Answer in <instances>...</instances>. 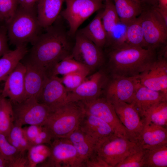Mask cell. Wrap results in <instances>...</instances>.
<instances>
[{
	"instance_id": "1f68e13d",
	"label": "cell",
	"mask_w": 167,
	"mask_h": 167,
	"mask_svg": "<svg viewBox=\"0 0 167 167\" xmlns=\"http://www.w3.org/2000/svg\"><path fill=\"white\" fill-rule=\"evenodd\" d=\"M12 104L8 98L1 95L0 111V133L7 137L14 122Z\"/></svg>"
},
{
	"instance_id": "d4e9b609",
	"label": "cell",
	"mask_w": 167,
	"mask_h": 167,
	"mask_svg": "<svg viewBox=\"0 0 167 167\" xmlns=\"http://www.w3.org/2000/svg\"><path fill=\"white\" fill-rule=\"evenodd\" d=\"M28 51L26 43L23 44L14 50H9L0 58V82L6 80Z\"/></svg>"
},
{
	"instance_id": "b9f144b4",
	"label": "cell",
	"mask_w": 167,
	"mask_h": 167,
	"mask_svg": "<svg viewBox=\"0 0 167 167\" xmlns=\"http://www.w3.org/2000/svg\"><path fill=\"white\" fill-rule=\"evenodd\" d=\"M9 167H28L27 151L22 152L16 159L11 163Z\"/></svg>"
},
{
	"instance_id": "484cf974",
	"label": "cell",
	"mask_w": 167,
	"mask_h": 167,
	"mask_svg": "<svg viewBox=\"0 0 167 167\" xmlns=\"http://www.w3.org/2000/svg\"><path fill=\"white\" fill-rule=\"evenodd\" d=\"M105 1L101 15L102 22L106 35L105 50L109 49L115 41L114 33L118 23L120 22L114 3L111 0Z\"/></svg>"
},
{
	"instance_id": "30bf717a",
	"label": "cell",
	"mask_w": 167,
	"mask_h": 167,
	"mask_svg": "<svg viewBox=\"0 0 167 167\" xmlns=\"http://www.w3.org/2000/svg\"><path fill=\"white\" fill-rule=\"evenodd\" d=\"M109 77L105 66L88 75L77 88L68 93L67 101H88L102 96Z\"/></svg>"
},
{
	"instance_id": "ee69618b",
	"label": "cell",
	"mask_w": 167,
	"mask_h": 167,
	"mask_svg": "<svg viewBox=\"0 0 167 167\" xmlns=\"http://www.w3.org/2000/svg\"><path fill=\"white\" fill-rule=\"evenodd\" d=\"M155 7L157 11H167V0H158Z\"/></svg>"
},
{
	"instance_id": "c3c4849f",
	"label": "cell",
	"mask_w": 167,
	"mask_h": 167,
	"mask_svg": "<svg viewBox=\"0 0 167 167\" xmlns=\"http://www.w3.org/2000/svg\"><path fill=\"white\" fill-rule=\"evenodd\" d=\"M136 0L140 2L143 5V2H142V0Z\"/></svg>"
},
{
	"instance_id": "4fadbf2b",
	"label": "cell",
	"mask_w": 167,
	"mask_h": 167,
	"mask_svg": "<svg viewBox=\"0 0 167 167\" xmlns=\"http://www.w3.org/2000/svg\"><path fill=\"white\" fill-rule=\"evenodd\" d=\"M139 84L137 76L127 77L109 75L102 96L112 104L118 101L130 104Z\"/></svg>"
},
{
	"instance_id": "6da1fadb",
	"label": "cell",
	"mask_w": 167,
	"mask_h": 167,
	"mask_svg": "<svg viewBox=\"0 0 167 167\" xmlns=\"http://www.w3.org/2000/svg\"><path fill=\"white\" fill-rule=\"evenodd\" d=\"M32 43L26 60L46 71L52 66L71 54L72 49L68 33L60 26L53 25L45 28Z\"/></svg>"
},
{
	"instance_id": "f35d334b",
	"label": "cell",
	"mask_w": 167,
	"mask_h": 167,
	"mask_svg": "<svg viewBox=\"0 0 167 167\" xmlns=\"http://www.w3.org/2000/svg\"><path fill=\"white\" fill-rule=\"evenodd\" d=\"M17 6V0H0V21L7 24L14 15Z\"/></svg>"
},
{
	"instance_id": "8fae6325",
	"label": "cell",
	"mask_w": 167,
	"mask_h": 167,
	"mask_svg": "<svg viewBox=\"0 0 167 167\" xmlns=\"http://www.w3.org/2000/svg\"><path fill=\"white\" fill-rule=\"evenodd\" d=\"M50 145V155L40 166L83 167L75 148L68 138H55Z\"/></svg>"
},
{
	"instance_id": "836d02e7",
	"label": "cell",
	"mask_w": 167,
	"mask_h": 167,
	"mask_svg": "<svg viewBox=\"0 0 167 167\" xmlns=\"http://www.w3.org/2000/svg\"><path fill=\"white\" fill-rule=\"evenodd\" d=\"M144 119V122H149L167 128V101L161 102L152 107Z\"/></svg>"
},
{
	"instance_id": "9c48e42d",
	"label": "cell",
	"mask_w": 167,
	"mask_h": 167,
	"mask_svg": "<svg viewBox=\"0 0 167 167\" xmlns=\"http://www.w3.org/2000/svg\"><path fill=\"white\" fill-rule=\"evenodd\" d=\"M12 104L14 123L22 126L26 125H43L52 112L49 108L34 97Z\"/></svg>"
},
{
	"instance_id": "f907efd6",
	"label": "cell",
	"mask_w": 167,
	"mask_h": 167,
	"mask_svg": "<svg viewBox=\"0 0 167 167\" xmlns=\"http://www.w3.org/2000/svg\"></svg>"
},
{
	"instance_id": "4316f807",
	"label": "cell",
	"mask_w": 167,
	"mask_h": 167,
	"mask_svg": "<svg viewBox=\"0 0 167 167\" xmlns=\"http://www.w3.org/2000/svg\"><path fill=\"white\" fill-rule=\"evenodd\" d=\"M102 10H100L91 22L78 32L103 49L106 42V35L101 20Z\"/></svg>"
},
{
	"instance_id": "2e32d148",
	"label": "cell",
	"mask_w": 167,
	"mask_h": 167,
	"mask_svg": "<svg viewBox=\"0 0 167 167\" xmlns=\"http://www.w3.org/2000/svg\"><path fill=\"white\" fill-rule=\"evenodd\" d=\"M68 94L60 78L50 76L46 82L37 100L52 112L68 102Z\"/></svg>"
},
{
	"instance_id": "5b68a950",
	"label": "cell",
	"mask_w": 167,
	"mask_h": 167,
	"mask_svg": "<svg viewBox=\"0 0 167 167\" xmlns=\"http://www.w3.org/2000/svg\"><path fill=\"white\" fill-rule=\"evenodd\" d=\"M138 17L143 30L146 49L157 51L167 46V24L155 6H143Z\"/></svg>"
},
{
	"instance_id": "f6af8a7d",
	"label": "cell",
	"mask_w": 167,
	"mask_h": 167,
	"mask_svg": "<svg viewBox=\"0 0 167 167\" xmlns=\"http://www.w3.org/2000/svg\"><path fill=\"white\" fill-rule=\"evenodd\" d=\"M9 162L0 153V167H9Z\"/></svg>"
},
{
	"instance_id": "ab89813d",
	"label": "cell",
	"mask_w": 167,
	"mask_h": 167,
	"mask_svg": "<svg viewBox=\"0 0 167 167\" xmlns=\"http://www.w3.org/2000/svg\"><path fill=\"white\" fill-rule=\"evenodd\" d=\"M83 167H110L96 151L84 161Z\"/></svg>"
},
{
	"instance_id": "7dc6e473",
	"label": "cell",
	"mask_w": 167,
	"mask_h": 167,
	"mask_svg": "<svg viewBox=\"0 0 167 167\" xmlns=\"http://www.w3.org/2000/svg\"><path fill=\"white\" fill-rule=\"evenodd\" d=\"M1 92H0V111L1 109Z\"/></svg>"
},
{
	"instance_id": "7a4b0ae2",
	"label": "cell",
	"mask_w": 167,
	"mask_h": 167,
	"mask_svg": "<svg viewBox=\"0 0 167 167\" xmlns=\"http://www.w3.org/2000/svg\"><path fill=\"white\" fill-rule=\"evenodd\" d=\"M105 67L110 75L135 77L156 60L158 51L124 44L105 52Z\"/></svg>"
},
{
	"instance_id": "f1b7e54d",
	"label": "cell",
	"mask_w": 167,
	"mask_h": 167,
	"mask_svg": "<svg viewBox=\"0 0 167 167\" xmlns=\"http://www.w3.org/2000/svg\"><path fill=\"white\" fill-rule=\"evenodd\" d=\"M79 71L88 72L91 73L88 68L75 60L70 55L52 66L46 72L49 77L58 75L63 76Z\"/></svg>"
},
{
	"instance_id": "7bdbcfd3",
	"label": "cell",
	"mask_w": 167,
	"mask_h": 167,
	"mask_svg": "<svg viewBox=\"0 0 167 167\" xmlns=\"http://www.w3.org/2000/svg\"><path fill=\"white\" fill-rule=\"evenodd\" d=\"M38 0H17L19 7L25 9H33Z\"/></svg>"
},
{
	"instance_id": "3957f363",
	"label": "cell",
	"mask_w": 167,
	"mask_h": 167,
	"mask_svg": "<svg viewBox=\"0 0 167 167\" xmlns=\"http://www.w3.org/2000/svg\"><path fill=\"white\" fill-rule=\"evenodd\" d=\"M84 113L79 102H68L52 112L44 124L54 139L67 138L78 128Z\"/></svg>"
},
{
	"instance_id": "bcb514c9",
	"label": "cell",
	"mask_w": 167,
	"mask_h": 167,
	"mask_svg": "<svg viewBox=\"0 0 167 167\" xmlns=\"http://www.w3.org/2000/svg\"><path fill=\"white\" fill-rule=\"evenodd\" d=\"M158 0H142L143 4V3H149L150 6H156Z\"/></svg>"
},
{
	"instance_id": "ac0fdd59",
	"label": "cell",
	"mask_w": 167,
	"mask_h": 167,
	"mask_svg": "<svg viewBox=\"0 0 167 167\" xmlns=\"http://www.w3.org/2000/svg\"><path fill=\"white\" fill-rule=\"evenodd\" d=\"M23 63L26 68L24 81L26 99L34 97L37 100L49 77L44 68L27 60Z\"/></svg>"
},
{
	"instance_id": "e575fe53",
	"label": "cell",
	"mask_w": 167,
	"mask_h": 167,
	"mask_svg": "<svg viewBox=\"0 0 167 167\" xmlns=\"http://www.w3.org/2000/svg\"><path fill=\"white\" fill-rule=\"evenodd\" d=\"M6 138L12 145L21 152L27 151L31 146L25 136L22 126L15 123Z\"/></svg>"
},
{
	"instance_id": "44dd1931",
	"label": "cell",
	"mask_w": 167,
	"mask_h": 167,
	"mask_svg": "<svg viewBox=\"0 0 167 167\" xmlns=\"http://www.w3.org/2000/svg\"><path fill=\"white\" fill-rule=\"evenodd\" d=\"M137 143L143 149L167 143V128L145 122Z\"/></svg>"
},
{
	"instance_id": "f546056e",
	"label": "cell",
	"mask_w": 167,
	"mask_h": 167,
	"mask_svg": "<svg viewBox=\"0 0 167 167\" xmlns=\"http://www.w3.org/2000/svg\"><path fill=\"white\" fill-rule=\"evenodd\" d=\"M24 134L31 146L51 144L54 139L49 130L44 125H30L23 128Z\"/></svg>"
},
{
	"instance_id": "74e56055",
	"label": "cell",
	"mask_w": 167,
	"mask_h": 167,
	"mask_svg": "<svg viewBox=\"0 0 167 167\" xmlns=\"http://www.w3.org/2000/svg\"><path fill=\"white\" fill-rule=\"evenodd\" d=\"M145 150L142 148L126 157L115 167H143Z\"/></svg>"
},
{
	"instance_id": "d6a6232c",
	"label": "cell",
	"mask_w": 167,
	"mask_h": 167,
	"mask_svg": "<svg viewBox=\"0 0 167 167\" xmlns=\"http://www.w3.org/2000/svg\"><path fill=\"white\" fill-rule=\"evenodd\" d=\"M50 154V147L42 144L31 146L27 151L28 167L40 166L49 158Z\"/></svg>"
},
{
	"instance_id": "5bb4252c",
	"label": "cell",
	"mask_w": 167,
	"mask_h": 167,
	"mask_svg": "<svg viewBox=\"0 0 167 167\" xmlns=\"http://www.w3.org/2000/svg\"><path fill=\"white\" fill-rule=\"evenodd\" d=\"M137 78L141 85L167 96V55L158 54L156 60Z\"/></svg>"
},
{
	"instance_id": "e0dca14e",
	"label": "cell",
	"mask_w": 167,
	"mask_h": 167,
	"mask_svg": "<svg viewBox=\"0 0 167 167\" xmlns=\"http://www.w3.org/2000/svg\"><path fill=\"white\" fill-rule=\"evenodd\" d=\"M25 67L20 62L5 80L1 95L12 104L20 103L26 99L24 77Z\"/></svg>"
},
{
	"instance_id": "7c38bea8",
	"label": "cell",
	"mask_w": 167,
	"mask_h": 167,
	"mask_svg": "<svg viewBox=\"0 0 167 167\" xmlns=\"http://www.w3.org/2000/svg\"><path fill=\"white\" fill-rule=\"evenodd\" d=\"M84 112L104 121L112 128L115 133L129 139L126 130L116 113L113 105L105 97L78 102Z\"/></svg>"
},
{
	"instance_id": "8992f818",
	"label": "cell",
	"mask_w": 167,
	"mask_h": 167,
	"mask_svg": "<svg viewBox=\"0 0 167 167\" xmlns=\"http://www.w3.org/2000/svg\"><path fill=\"white\" fill-rule=\"evenodd\" d=\"M141 148L128 138L114 133L97 143L96 152L110 167H115Z\"/></svg>"
},
{
	"instance_id": "7402d4cb",
	"label": "cell",
	"mask_w": 167,
	"mask_h": 167,
	"mask_svg": "<svg viewBox=\"0 0 167 167\" xmlns=\"http://www.w3.org/2000/svg\"><path fill=\"white\" fill-rule=\"evenodd\" d=\"M64 0H38L37 17L41 28H46L55 22L60 13Z\"/></svg>"
},
{
	"instance_id": "cb8c5ba5",
	"label": "cell",
	"mask_w": 167,
	"mask_h": 167,
	"mask_svg": "<svg viewBox=\"0 0 167 167\" xmlns=\"http://www.w3.org/2000/svg\"><path fill=\"white\" fill-rule=\"evenodd\" d=\"M75 148L83 162L96 151V142L79 127L67 138Z\"/></svg>"
},
{
	"instance_id": "d590c367",
	"label": "cell",
	"mask_w": 167,
	"mask_h": 167,
	"mask_svg": "<svg viewBox=\"0 0 167 167\" xmlns=\"http://www.w3.org/2000/svg\"><path fill=\"white\" fill-rule=\"evenodd\" d=\"M91 73L79 71L71 73L60 78L61 81L68 92L77 88Z\"/></svg>"
},
{
	"instance_id": "681fc988",
	"label": "cell",
	"mask_w": 167,
	"mask_h": 167,
	"mask_svg": "<svg viewBox=\"0 0 167 167\" xmlns=\"http://www.w3.org/2000/svg\"><path fill=\"white\" fill-rule=\"evenodd\" d=\"M101 0V1H103V0Z\"/></svg>"
},
{
	"instance_id": "60d3db41",
	"label": "cell",
	"mask_w": 167,
	"mask_h": 167,
	"mask_svg": "<svg viewBox=\"0 0 167 167\" xmlns=\"http://www.w3.org/2000/svg\"><path fill=\"white\" fill-rule=\"evenodd\" d=\"M7 28L0 26V58L9 50L7 45Z\"/></svg>"
},
{
	"instance_id": "ffe728a7",
	"label": "cell",
	"mask_w": 167,
	"mask_h": 167,
	"mask_svg": "<svg viewBox=\"0 0 167 167\" xmlns=\"http://www.w3.org/2000/svg\"><path fill=\"white\" fill-rule=\"evenodd\" d=\"M79 128L92 137L97 143L115 133L106 122L85 112Z\"/></svg>"
},
{
	"instance_id": "9a60e30c",
	"label": "cell",
	"mask_w": 167,
	"mask_h": 167,
	"mask_svg": "<svg viewBox=\"0 0 167 167\" xmlns=\"http://www.w3.org/2000/svg\"><path fill=\"white\" fill-rule=\"evenodd\" d=\"M112 104L118 117L126 130L129 139L137 144L144 125V119L131 104L118 101Z\"/></svg>"
},
{
	"instance_id": "ba28073f",
	"label": "cell",
	"mask_w": 167,
	"mask_h": 167,
	"mask_svg": "<svg viewBox=\"0 0 167 167\" xmlns=\"http://www.w3.org/2000/svg\"><path fill=\"white\" fill-rule=\"evenodd\" d=\"M66 8L60 14L69 25L70 36L75 34L80 26L97 11L104 8L102 1L97 0H64Z\"/></svg>"
},
{
	"instance_id": "52a82bcc",
	"label": "cell",
	"mask_w": 167,
	"mask_h": 167,
	"mask_svg": "<svg viewBox=\"0 0 167 167\" xmlns=\"http://www.w3.org/2000/svg\"><path fill=\"white\" fill-rule=\"evenodd\" d=\"M71 55L93 73L104 67L106 55L103 49L96 45L78 32Z\"/></svg>"
},
{
	"instance_id": "83f0119b",
	"label": "cell",
	"mask_w": 167,
	"mask_h": 167,
	"mask_svg": "<svg viewBox=\"0 0 167 167\" xmlns=\"http://www.w3.org/2000/svg\"><path fill=\"white\" fill-rule=\"evenodd\" d=\"M120 23L127 26L141 14L143 6L136 0H113Z\"/></svg>"
},
{
	"instance_id": "d6986e66",
	"label": "cell",
	"mask_w": 167,
	"mask_h": 167,
	"mask_svg": "<svg viewBox=\"0 0 167 167\" xmlns=\"http://www.w3.org/2000/svg\"><path fill=\"white\" fill-rule=\"evenodd\" d=\"M162 101H167V96L161 92L152 90L139 84L130 104L144 119L152 107Z\"/></svg>"
},
{
	"instance_id": "4dcf8cb0",
	"label": "cell",
	"mask_w": 167,
	"mask_h": 167,
	"mask_svg": "<svg viewBox=\"0 0 167 167\" xmlns=\"http://www.w3.org/2000/svg\"><path fill=\"white\" fill-rule=\"evenodd\" d=\"M144 149L143 167H167V143Z\"/></svg>"
},
{
	"instance_id": "8d00e7d4",
	"label": "cell",
	"mask_w": 167,
	"mask_h": 167,
	"mask_svg": "<svg viewBox=\"0 0 167 167\" xmlns=\"http://www.w3.org/2000/svg\"><path fill=\"white\" fill-rule=\"evenodd\" d=\"M22 152H24L19 151L12 145L5 135L0 133V153L9 162V167L10 164Z\"/></svg>"
},
{
	"instance_id": "603a6c76",
	"label": "cell",
	"mask_w": 167,
	"mask_h": 167,
	"mask_svg": "<svg viewBox=\"0 0 167 167\" xmlns=\"http://www.w3.org/2000/svg\"><path fill=\"white\" fill-rule=\"evenodd\" d=\"M126 27L124 33L115 40L110 49H113L124 44L146 49L144 36L138 17Z\"/></svg>"
},
{
	"instance_id": "277c9868",
	"label": "cell",
	"mask_w": 167,
	"mask_h": 167,
	"mask_svg": "<svg viewBox=\"0 0 167 167\" xmlns=\"http://www.w3.org/2000/svg\"><path fill=\"white\" fill-rule=\"evenodd\" d=\"M7 24L8 38L11 44L16 46L28 42L32 43L40 34L41 28L34 9L17 8Z\"/></svg>"
}]
</instances>
